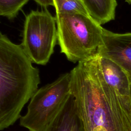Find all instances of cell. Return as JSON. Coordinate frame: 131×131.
Returning a JSON list of instances; mask_svg holds the SVG:
<instances>
[{
	"label": "cell",
	"instance_id": "cell-12",
	"mask_svg": "<svg viewBox=\"0 0 131 131\" xmlns=\"http://www.w3.org/2000/svg\"><path fill=\"white\" fill-rule=\"evenodd\" d=\"M41 6L46 7L49 6H54L53 0H33Z\"/></svg>",
	"mask_w": 131,
	"mask_h": 131
},
{
	"label": "cell",
	"instance_id": "cell-13",
	"mask_svg": "<svg viewBox=\"0 0 131 131\" xmlns=\"http://www.w3.org/2000/svg\"><path fill=\"white\" fill-rule=\"evenodd\" d=\"M126 1L129 4H131V0H126Z\"/></svg>",
	"mask_w": 131,
	"mask_h": 131
},
{
	"label": "cell",
	"instance_id": "cell-2",
	"mask_svg": "<svg viewBox=\"0 0 131 131\" xmlns=\"http://www.w3.org/2000/svg\"><path fill=\"white\" fill-rule=\"evenodd\" d=\"M39 70L21 45L0 32V131L13 125L38 89Z\"/></svg>",
	"mask_w": 131,
	"mask_h": 131
},
{
	"label": "cell",
	"instance_id": "cell-10",
	"mask_svg": "<svg viewBox=\"0 0 131 131\" xmlns=\"http://www.w3.org/2000/svg\"><path fill=\"white\" fill-rule=\"evenodd\" d=\"M56 13L81 14L90 16L81 0H53Z\"/></svg>",
	"mask_w": 131,
	"mask_h": 131
},
{
	"label": "cell",
	"instance_id": "cell-4",
	"mask_svg": "<svg viewBox=\"0 0 131 131\" xmlns=\"http://www.w3.org/2000/svg\"><path fill=\"white\" fill-rule=\"evenodd\" d=\"M71 74L61 75L54 82L37 89L30 99L20 125L29 131H42L70 93Z\"/></svg>",
	"mask_w": 131,
	"mask_h": 131
},
{
	"label": "cell",
	"instance_id": "cell-1",
	"mask_svg": "<svg viewBox=\"0 0 131 131\" xmlns=\"http://www.w3.org/2000/svg\"><path fill=\"white\" fill-rule=\"evenodd\" d=\"M96 56L78 62L70 72V92L85 130L131 131V98L105 82Z\"/></svg>",
	"mask_w": 131,
	"mask_h": 131
},
{
	"label": "cell",
	"instance_id": "cell-9",
	"mask_svg": "<svg viewBox=\"0 0 131 131\" xmlns=\"http://www.w3.org/2000/svg\"><path fill=\"white\" fill-rule=\"evenodd\" d=\"M89 15L99 24L114 19L116 0H81Z\"/></svg>",
	"mask_w": 131,
	"mask_h": 131
},
{
	"label": "cell",
	"instance_id": "cell-11",
	"mask_svg": "<svg viewBox=\"0 0 131 131\" xmlns=\"http://www.w3.org/2000/svg\"><path fill=\"white\" fill-rule=\"evenodd\" d=\"M29 0H0V15L13 19Z\"/></svg>",
	"mask_w": 131,
	"mask_h": 131
},
{
	"label": "cell",
	"instance_id": "cell-3",
	"mask_svg": "<svg viewBox=\"0 0 131 131\" xmlns=\"http://www.w3.org/2000/svg\"><path fill=\"white\" fill-rule=\"evenodd\" d=\"M57 41L61 52L73 62L98 54L103 29L92 17L81 14L56 13Z\"/></svg>",
	"mask_w": 131,
	"mask_h": 131
},
{
	"label": "cell",
	"instance_id": "cell-8",
	"mask_svg": "<svg viewBox=\"0 0 131 131\" xmlns=\"http://www.w3.org/2000/svg\"><path fill=\"white\" fill-rule=\"evenodd\" d=\"M96 59L105 82L120 95L131 98V81L123 69L113 61L98 54Z\"/></svg>",
	"mask_w": 131,
	"mask_h": 131
},
{
	"label": "cell",
	"instance_id": "cell-6",
	"mask_svg": "<svg viewBox=\"0 0 131 131\" xmlns=\"http://www.w3.org/2000/svg\"><path fill=\"white\" fill-rule=\"evenodd\" d=\"M98 55L118 64L131 81V33H115L103 29Z\"/></svg>",
	"mask_w": 131,
	"mask_h": 131
},
{
	"label": "cell",
	"instance_id": "cell-5",
	"mask_svg": "<svg viewBox=\"0 0 131 131\" xmlns=\"http://www.w3.org/2000/svg\"><path fill=\"white\" fill-rule=\"evenodd\" d=\"M57 40L55 18L48 10H32L26 16L20 45L32 62L46 64Z\"/></svg>",
	"mask_w": 131,
	"mask_h": 131
},
{
	"label": "cell",
	"instance_id": "cell-7",
	"mask_svg": "<svg viewBox=\"0 0 131 131\" xmlns=\"http://www.w3.org/2000/svg\"><path fill=\"white\" fill-rule=\"evenodd\" d=\"M42 131H85L71 92Z\"/></svg>",
	"mask_w": 131,
	"mask_h": 131
}]
</instances>
